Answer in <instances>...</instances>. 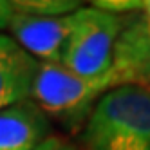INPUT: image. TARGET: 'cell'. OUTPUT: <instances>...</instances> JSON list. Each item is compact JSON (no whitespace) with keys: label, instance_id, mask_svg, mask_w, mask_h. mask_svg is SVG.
<instances>
[{"label":"cell","instance_id":"6da1fadb","mask_svg":"<svg viewBox=\"0 0 150 150\" xmlns=\"http://www.w3.org/2000/svg\"><path fill=\"white\" fill-rule=\"evenodd\" d=\"M80 143L81 150H150V87L107 91L81 128Z\"/></svg>","mask_w":150,"mask_h":150},{"label":"cell","instance_id":"7a4b0ae2","mask_svg":"<svg viewBox=\"0 0 150 150\" xmlns=\"http://www.w3.org/2000/svg\"><path fill=\"white\" fill-rule=\"evenodd\" d=\"M116 87L112 71L100 78H83L62 63L38 62L29 100L65 130L76 132L85 127L100 98Z\"/></svg>","mask_w":150,"mask_h":150},{"label":"cell","instance_id":"3957f363","mask_svg":"<svg viewBox=\"0 0 150 150\" xmlns=\"http://www.w3.org/2000/svg\"><path fill=\"white\" fill-rule=\"evenodd\" d=\"M125 15L98 7H81L72 13V27L62 49V65L83 78H100L112 67L114 45Z\"/></svg>","mask_w":150,"mask_h":150},{"label":"cell","instance_id":"277c9868","mask_svg":"<svg viewBox=\"0 0 150 150\" xmlns=\"http://www.w3.org/2000/svg\"><path fill=\"white\" fill-rule=\"evenodd\" d=\"M110 71L116 87H150V0H143L139 11L125 15L123 27L114 45Z\"/></svg>","mask_w":150,"mask_h":150},{"label":"cell","instance_id":"5b68a950","mask_svg":"<svg viewBox=\"0 0 150 150\" xmlns=\"http://www.w3.org/2000/svg\"><path fill=\"white\" fill-rule=\"evenodd\" d=\"M72 27V15L42 18L15 13L7 31L16 44L33 58L45 63H62V49Z\"/></svg>","mask_w":150,"mask_h":150},{"label":"cell","instance_id":"8992f818","mask_svg":"<svg viewBox=\"0 0 150 150\" xmlns=\"http://www.w3.org/2000/svg\"><path fill=\"white\" fill-rule=\"evenodd\" d=\"M36 71L38 60L0 33V110L29 100Z\"/></svg>","mask_w":150,"mask_h":150},{"label":"cell","instance_id":"52a82bcc","mask_svg":"<svg viewBox=\"0 0 150 150\" xmlns=\"http://www.w3.org/2000/svg\"><path fill=\"white\" fill-rule=\"evenodd\" d=\"M49 134V117L31 100L0 110V150H35Z\"/></svg>","mask_w":150,"mask_h":150},{"label":"cell","instance_id":"ba28073f","mask_svg":"<svg viewBox=\"0 0 150 150\" xmlns=\"http://www.w3.org/2000/svg\"><path fill=\"white\" fill-rule=\"evenodd\" d=\"M13 11L18 15L62 18L81 9V2L76 0H11Z\"/></svg>","mask_w":150,"mask_h":150},{"label":"cell","instance_id":"9c48e42d","mask_svg":"<svg viewBox=\"0 0 150 150\" xmlns=\"http://www.w3.org/2000/svg\"><path fill=\"white\" fill-rule=\"evenodd\" d=\"M35 150H81V148L76 146L74 143H71V141H67V139H62V137H56V136H49Z\"/></svg>","mask_w":150,"mask_h":150},{"label":"cell","instance_id":"30bf717a","mask_svg":"<svg viewBox=\"0 0 150 150\" xmlns=\"http://www.w3.org/2000/svg\"><path fill=\"white\" fill-rule=\"evenodd\" d=\"M15 16L11 0H0V29H7Z\"/></svg>","mask_w":150,"mask_h":150}]
</instances>
